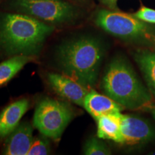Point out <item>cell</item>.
I'll return each instance as SVG.
<instances>
[{"label":"cell","instance_id":"11","mask_svg":"<svg viewBox=\"0 0 155 155\" xmlns=\"http://www.w3.org/2000/svg\"><path fill=\"white\" fill-rule=\"evenodd\" d=\"M29 107L28 99L22 98L4 108L0 114V138H5L15 130Z\"/></svg>","mask_w":155,"mask_h":155},{"label":"cell","instance_id":"4","mask_svg":"<svg viewBox=\"0 0 155 155\" xmlns=\"http://www.w3.org/2000/svg\"><path fill=\"white\" fill-rule=\"evenodd\" d=\"M95 22L108 33L124 41L155 47V28L134 15L101 9L97 13Z\"/></svg>","mask_w":155,"mask_h":155},{"label":"cell","instance_id":"18","mask_svg":"<svg viewBox=\"0 0 155 155\" xmlns=\"http://www.w3.org/2000/svg\"><path fill=\"white\" fill-rule=\"evenodd\" d=\"M101 2L109 7L112 10L117 9V1L118 0H99Z\"/></svg>","mask_w":155,"mask_h":155},{"label":"cell","instance_id":"5","mask_svg":"<svg viewBox=\"0 0 155 155\" xmlns=\"http://www.w3.org/2000/svg\"><path fill=\"white\" fill-rule=\"evenodd\" d=\"M73 117L74 111L68 103L46 98L37 105L33 124L41 134L58 140Z\"/></svg>","mask_w":155,"mask_h":155},{"label":"cell","instance_id":"12","mask_svg":"<svg viewBox=\"0 0 155 155\" xmlns=\"http://www.w3.org/2000/svg\"><path fill=\"white\" fill-rule=\"evenodd\" d=\"M121 114L104 115L96 120L98 127L97 136L98 138L123 143L120 120Z\"/></svg>","mask_w":155,"mask_h":155},{"label":"cell","instance_id":"16","mask_svg":"<svg viewBox=\"0 0 155 155\" xmlns=\"http://www.w3.org/2000/svg\"><path fill=\"white\" fill-rule=\"evenodd\" d=\"M48 137L43 134L34 138L28 155H46L50 153V144Z\"/></svg>","mask_w":155,"mask_h":155},{"label":"cell","instance_id":"19","mask_svg":"<svg viewBox=\"0 0 155 155\" xmlns=\"http://www.w3.org/2000/svg\"><path fill=\"white\" fill-rule=\"evenodd\" d=\"M151 112H152L153 117H154V119H155V106H154V107L152 108V109H151Z\"/></svg>","mask_w":155,"mask_h":155},{"label":"cell","instance_id":"15","mask_svg":"<svg viewBox=\"0 0 155 155\" xmlns=\"http://www.w3.org/2000/svg\"><path fill=\"white\" fill-rule=\"evenodd\" d=\"M83 154L86 155H109L111 152L107 145L96 137L87 140L83 146Z\"/></svg>","mask_w":155,"mask_h":155},{"label":"cell","instance_id":"14","mask_svg":"<svg viewBox=\"0 0 155 155\" xmlns=\"http://www.w3.org/2000/svg\"><path fill=\"white\" fill-rule=\"evenodd\" d=\"M36 60L35 55H16L0 63V86L9 82L26 64Z\"/></svg>","mask_w":155,"mask_h":155},{"label":"cell","instance_id":"7","mask_svg":"<svg viewBox=\"0 0 155 155\" xmlns=\"http://www.w3.org/2000/svg\"><path fill=\"white\" fill-rule=\"evenodd\" d=\"M120 120L124 144H144L155 137V132L151 125L141 118L121 114Z\"/></svg>","mask_w":155,"mask_h":155},{"label":"cell","instance_id":"20","mask_svg":"<svg viewBox=\"0 0 155 155\" xmlns=\"http://www.w3.org/2000/svg\"><path fill=\"white\" fill-rule=\"evenodd\" d=\"M153 154H155V152H154V153H153Z\"/></svg>","mask_w":155,"mask_h":155},{"label":"cell","instance_id":"17","mask_svg":"<svg viewBox=\"0 0 155 155\" xmlns=\"http://www.w3.org/2000/svg\"><path fill=\"white\" fill-rule=\"evenodd\" d=\"M134 15L141 20L148 23L155 24V10L149 7H142Z\"/></svg>","mask_w":155,"mask_h":155},{"label":"cell","instance_id":"6","mask_svg":"<svg viewBox=\"0 0 155 155\" xmlns=\"http://www.w3.org/2000/svg\"><path fill=\"white\" fill-rule=\"evenodd\" d=\"M15 9L21 13L54 24L73 22L78 12L63 0H14Z\"/></svg>","mask_w":155,"mask_h":155},{"label":"cell","instance_id":"8","mask_svg":"<svg viewBox=\"0 0 155 155\" xmlns=\"http://www.w3.org/2000/svg\"><path fill=\"white\" fill-rule=\"evenodd\" d=\"M48 81L58 95L83 107L85 98L90 91L88 88L63 73H49Z\"/></svg>","mask_w":155,"mask_h":155},{"label":"cell","instance_id":"2","mask_svg":"<svg viewBox=\"0 0 155 155\" xmlns=\"http://www.w3.org/2000/svg\"><path fill=\"white\" fill-rule=\"evenodd\" d=\"M104 56L101 42L83 36L64 42L58 48L57 61L63 74L90 89L96 85Z\"/></svg>","mask_w":155,"mask_h":155},{"label":"cell","instance_id":"13","mask_svg":"<svg viewBox=\"0 0 155 155\" xmlns=\"http://www.w3.org/2000/svg\"><path fill=\"white\" fill-rule=\"evenodd\" d=\"M134 56L150 92L155 96V51L149 49L139 50Z\"/></svg>","mask_w":155,"mask_h":155},{"label":"cell","instance_id":"3","mask_svg":"<svg viewBox=\"0 0 155 155\" xmlns=\"http://www.w3.org/2000/svg\"><path fill=\"white\" fill-rule=\"evenodd\" d=\"M101 88L106 96L129 110L148 108L153 100L150 89L142 84L128 62L121 58L114 59L108 65Z\"/></svg>","mask_w":155,"mask_h":155},{"label":"cell","instance_id":"1","mask_svg":"<svg viewBox=\"0 0 155 155\" xmlns=\"http://www.w3.org/2000/svg\"><path fill=\"white\" fill-rule=\"evenodd\" d=\"M55 30L26 14L0 16V49L8 55H37Z\"/></svg>","mask_w":155,"mask_h":155},{"label":"cell","instance_id":"9","mask_svg":"<svg viewBox=\"0 0 155 155\" xmlns=\"http://www.w3.org/2000/svg\"><path fill=\"white\" fill-rule=\"evenodd\" d=\"M7 137L4 154L27 155L34 140L33 128L28 122L19 124Z\"/></svg>","mask_w":155,"mask_h":155},{"label":"cell","instance_id":"10","mask_svg":"<svg viewBox=\"0 0 155 155\" xmlns=\"http://www.w3.org/2000/svg\"><path fill=\"white\" fill-rule=\"evenodd\" d=\"M83 108L96 120L108 114H119L124 107L106 95H102L94 90L89 91L83 104Z\"/></svg>","mask_w":155,"mask_h":155}]
</instances>
